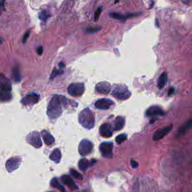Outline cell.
Instances as JSON below:
<instances>
[{
    "mask_svg": "<svg viewBox=\"0 0 192 192\" xmlns=\"http://www.w3.org/2000/svg\"><path fill=\"white\" fill-rule=\"evenodd\" d=\"M62 114L61 101L60 96L55 95L48 103L47 114L51 119L58 118Z\"/></svg>",
    "mask_w": 192,
    "mask_h": 192,
    "instance_id": "cell-1",
    "label": "cell"
},
{
    "mask_svg": "<svg viewBox=\"0 0 192 192\" xmlns=\"http://www.w3.org/2000/svg\"><path fill=\"white\" fill-rule=\"evenodd\" d=\"M79 123L82 126L88 129H91L95 126V117L93 112L89 108L82 110L78 116Z\"/></svg>",
    "mask_w": 192,
    "mask_h": 192,
    "instance_id": "cell-2",
    "label": "cell"
},
{
    "mask_svg": "<svg viewBox=\"0 0 192 192\" xmlns=\"http://www.w3.org/2000/svg\"><path fill=\"white\" fill-rule=\"evenodd\" d=\"M111 95L118 99L126 100L131 96L128 87L122 84H115L113 86Z\"/></svg>",
    "mask_w": 192,
    "mask_h": 192,
    "instance_id": "cell-3",
    "label": "cell"
},
{
    "mask_svg": "<svg viewBox=\"0 0 192 192\" xmlns=\"http://www.w3.org/2000/svg\"><path fill=\"white\" fill-rule=\"evenodd\" d=\"M85 91L84 84L82 83H72L68 88V93L73 97L82 96Z\"/></svg>",
    "mask_w": 192,
    "mask_h": 192,
    "instance_id": "cell-4",
    "label": "cell"
},
{
    "mask_svg": "<svg viewBox=\"0 0 192 192\" xmlns=\"http://www.w3.org/2000/svg\"><path fill=\"white\" fill-rule=\"evenodd\" d=\"M26 141L29 144L36 148H39L42 145L40 135L37 132L34 131L29 133L26 137Z\"/></svg>",
    "mask_w": 192,
    "mask_h": 192,
    "instance_id": "cell-5",
    "label": "cell"
},
{
    "mask_svg": "<svg viewBox=\"0 0 192 192\" xmlns=\"http://www.w3.org/2000/svg\"><path fill=\"white\" fill-rule=\"evenodd\" d=\"M93 143L87 139L82 140L78 147V150L81 156H85L89 155L93 149Z\"/></svg>",
    "mask_w": 192,
    "mask_h": 192,
    "instance_id": "cell-6",
    "label": "cell"
},
{
    "mask_svg": "<svg viewBox=\"0 0 192 192\" xmlns=\"http://www.w3.org/2000/svg\"><path fill=\"white\" fill-rule=\"evenodd\" d=\"M113 144L111 142H103L99 145V151L102 156L105 158H111L112 157Z\"/></svg>",
    "mask_w": 192,
    "mask_h": 192,
    "instance_id": "cell-7",
    "label": "cell"
},
{
    "mask_svg": "<svg viewBox=\"0 0 192 192\" xmlns=\"http://www.w3.org/2000/svg\"><path fill=\"white\" fill-rule=\"evenodd\" d=\"M22 158L19 157H12L6 162V168L8 172H11L18 168L21 164Z\"/></svg>",
    "mask_w": 192,
    "mask_h": 192,
    "instance_id": "cell-8",
    "label": "cell"
},
{
    "mask_svg": "<svg viewBox=\"0 0 192 192\" xmlns=\"http://www.w3.org/2000/svg\"><path fill=\"white\" fill-rule=\"evenodd\" d=\"M39 99L40 96L39 95L35 93H32L23 98L21 100V103L24 106L33 105L39 102Z\"/></svg>",
    "mask_w": 192,
    "mask_h": 192,
    "instance_id": "cell-9",
    "label": "cell"
},
{
    "mask_svg": "<svg viewBox=\"0 0 192 192\" xmlns=\"http://www.w3.org/2000/svg\"><path fill=\"white\" fill-rule=\"evenodd\" d=\"M173 125L171 124L157 130L153 135V140L156 141L162 139L171 131Z\"/></svg>",
    "mask_w": 192,
    "mask_h": 192,
    "instance_id": "cell-10",
    "label": "cell"
},
{
    "mask_svg": "<svg viewBox=\"0 0 192 192\" xmlns=\"http://www.w3.org/2000/svg\"><path fill=\"white\" fill-rule=\"evenodd\" d=\"M115 103L110 99L108 98H101L98 99L95 102L96 108L99 110H106L113 106Z\"/></svg>",
    "mask_w": 192,
    "mask_h": 192,
    "instance_id": "cell-11",
    "label": "cell"
},
{
    "mask_svg": "<svg viewBox=\"0 0 192 192\" xmlns=\"http://www.w3.org/2000/svg\"><path fill=\"white\" fill-rule=\"evenodd\" d=\"M96 90L99 94L107 95L111 92V86L108 82H101L96 84Z\"/></svg>",
    "mask_w": 192,
    "mask_h": 192,
    "instance_id": "cell-12",
    "label": "cell"
},
{
    "mask_svg": "<svg viewBox=\"0 0 192 192\" xmlns=\"http://www.w3.org/2000/svg\"><path fill=\"white\" fill-rule=\"evenodd\" d=\"M145 115L147 117H154L163 116L165 115V112L161 107L158 106H152L147 110Z\"/></svg>",
    "mask_w": 192,
    "mask_h": 192,
    "instance_id": "cell-13",
    "label": "cell"
},
{
    "mask_svg": "<svg viewBox=\"0 0 192 192\" xmlns=\"http://www.w3.org/2000/svg\"><path fill=\"white\" fill-rule=\"evenodd\" d=\"M0 89L2 91H11V83L10 80L3 74H0Z\"/></svg>",
    "mask_w": 192,
    "mask_h": 192,
    "instance_id": "cell-14",
    "label": "cell"
},
{
    "mask_svg": "<svg viewBox=\"0 0 192 192\" xmlns=\"http://www.w3.org/2000/svg\"><path fill=\"white\" fill-rule=\"evenodd\" d=\"M99 134L104 138H110L112 135V129L108 123L102 124L99 128Z\"/></svg>",
    "mask_w": 192,
    "mask_h": 192,
    "instance_id": "cell-15",
    "label": "cell"
},
{
    "mask_svg": "<svg viewBox=\"0 0 192 192\" xmlns=\"http://www.w3.org/2000/svg\"><path fill=\"white\" fill-rule=\"evenodd\" d=\"M140 15H141V13H137V14H129L126 15H122L120 13H118V12H111L110 14L109 15L112 19H116V20H120L122 21H125L128 19L134 18Z\"/></svg>",
    "mask_w": 192,
    "mask_h": 192,
    "instance_id": "cell-16",
    "label": "cell"
},
{
    "mask_svg": "<svg viewBox=\"0 0 192 192\" xmlns=\"http://www.w3.org/2000/svg\"><path fill=\"white\" fill-rule=\"evenodd\" d=\"M62 182L67 185L72 191H75L78 189V186L76 185L72 178L67 175H62L61 178Z\"/></svg>",
    "mask_w": 192,
    "mask_h": 192,
    "instance_id": "cell-17",
    "label": "cell"
},
{
    "mask_svg": "<svg viewBox=\"0 0 192 192\" xmlns=\"http://www.w3.org/2000/svg\"><path fill=\"white\" fill-rule=\"evenodd\" d=\"M192 128V119L186 121L183 125L179 128L178 133L177 137H180L184 135L188 131Z\"/></svg>",
    "mask_w": 192,
    "mask_h": 192,
    "instance_id": "cell-18",
    "label": "cell"
},
{
    "mask_svg": "<svg viewBox=\"0 0 192 192\" xmlns=\"http://www.w3.org/2000/svg\"><path fill=\"white\" fill-rule=\"evenodd\" d=\"M95 161H96L95 160H92L91 161H89L85 158L81 159L78 163L79 168L80 170L85 171L89 167L92 166L95 163Z\"/></svg>",
    "mask_w": 192,
    "mask_h": 192,
    "instance_id": "cell-19",
    "label": "cell"
},
{
    "mask_svg": "<svg viewBox=\"0 0 192 192\" xmlns=\"http://www.w3.org/2000/svg\"><path fill=\"white\" fill-rule=\"evenodd\" d=\"M125 118L122 116H118L114 120L113 130L115 131H119L121 130L125 125Z\"/></svg>",
    "mask_w": 192,
    "mask_h": 192,
    "instance_id": "cell-20",
    "label": "cell"
},
{
    "mask_svg": "<svg viewBox=\"0 0 192 192\" xmlns=\"http://www.w3.org/2000/svg\"><path fill=\"white\" fill-rule=\"evenodd\" d=\"M42 135L45 143L47 145H52L55 143V138L54 137L46 130H43L42 132Z\"/></svg>",
    "mask_w": 192,
    "mask_h": 192,
    "instance_id": "cell-21",
    "label": "cell"
},
{
    "mask_svg": "<svg viewBox=\"0 0 192 192\" xmlns=\"http://www.w3.org/2000/svg\"><path fill=\"white\" fill-rule=\"evenodd\" d=\"M168 75L166 72H162L159 76L157 81V87L160 89H162L166 84Z\"/></svg>",
    "mask_w": 192,
    "mask_h": 192,
    "instance_id": "cell-22",
    "label": "cell"
},
{
    "mask_svg": "<svg viewBox=\"0 0 192 192\" xmlns=\"http://www.w3.org/2000/svg\"><path fill=\"white\" fill-rule=\"evenodd\" d=\"M49 158L56 162V163H59L61 160V153L60 150L58 148H56L51 153V154L49 156Z\"/></svg>",
    "mask_w": 192,
    "mask_h": 192,
    "instance_id": "cell-23",
    "label": "cell"
},
{
    "mask_svg": "<svg viewBox=\"0 0 192 192\" xmlns=\"http://www.w3.org/2000/svg\"><path fill=\"white\" fill-rule=\"evenodd\" d=\"M12 77L14 82L16 83H19L21 81L22 76L18 66H16L12 70Z\"/></svg>",
    "mask_w": 192,
    "mask_h": 192,
    "instance_id": "cell-24",
    "label": "cell"
},
{
    "mask_svg": "<svg viewBox=\"0 0 192 192\" xmlns=\"http://www.w3.org/2000/svg\"><path fill=\"white\" fill-rule=\"evenodd\" d=\"M12 95L10 92L5 91H0V100L3 102H7L11 99Z\"/></svg>",
    "mask_w": 192,
    "mask_h": 192,
    "instance_id": "cell-25",
    "label": "cell"
},
{
    "mask_svg": "<svg viewBox=\"0 0 192 192\" xmlns=\"http://www.w3.org/2000/svg\"><path fill=\"white\" fill-rule=\"evenodd\" d=\"M51 186L53 188H56V189H59L61 192H66L64 187L60 184L59 181H58V179L57 178H53L51 180Z\"/></svg>",
    "mask_w": 192,
    "mask_h": 192,
    "instance_id": "cell-26",
    "label": "cell"
},
{
    "mask_svg": "<svg viewBox=\"0 0 192 192\" xmlns=\"http://www.w3.org/2000/svg\"><path fill=\"white\" fill-rule=\"evenodd\" d=\"M49 16H50L49 13L48 11L45 10L41 11L39 13V15H38L39 19L43 22H46V20L48 19Z\"/></svg>",
    "mask_w": 192,
    "mask_h": 192,
    "instance_id": "cell-27",
    "label": "cell"
},
{
    "mask_svg": "<svg viewBox=\"0 0 192 192\" xmlns=\"http://www.w3.org/2000/svg\"><path fill=\"white\" fill-rule=\"evenodd\" d=\"M126 139H127V135L125 134H121L116 137L115 141L118 144H121Z\"/></svg>",
    "mask_w": 192,
    "mask_h": 192,
    "instance_id": "cell-28",
    "label": "cell"
},
{
    "mask_svg": "<svg viewBox=\"0 0 192 192\" xmlns=\"http://www.w3.org/2000/svg\"><path fill=\"white\" fill-rule=\"evenodd\" d=\"M70 173L72 175V176L74 178H75V179H79V180H82L83 177H82V175L79 172L76 171L75 170L71 168L70 169Z\"/></svg>",
    "mask_w": 192,
    "mask_h": 192,
    "instance_id": "cell-29",
    "label": "cell"
},
{
    "mask_svg": "<svg viewBox=\"0 0 192 192\" xmlns=\"http://www.w3.org/2000/svg\"><path fill=\"white\" fill-rule=\"evenodd\" d=\"M100 30H101V28L100 27H90L88 28L85 29V32L87 33H95L96 32H99Z\"/></svg>",
    "mask_w": 192,
    "mask_h": 192,
    "instance_id": "cell-30",
    "label": "cell"
},
{
    "mask_svg": "<svg viewBox=\"0 0 192 192\" xmlns=\"http://www.w3.org/2000/svg\"><path fill=\"white\" fill-rule=\"evenodd\" d=\"M102 7H99L97 9V10H96V12H95V21H97L100 16V15L102 12Z\"/></svg>",
    "mask_w": 192,
    "mask_h": 192,
    "instance_id": "cell-31",
    "label": "cell"
},
{
    "mask_svg": "<svg viewBox=\"0 0 192 192\" xmlns=\"http://www.w3.org/2000/svg\"><path fill=\"white\" fill-rule=\"evenodd\" d=\"M62 73H63V72H61L60 70H58L55 69L53 70V71L52 72V74H51V75L50 76V79H53L55 77H56L58 75L61 74Z\"/></svg>",
    "mask_w": 192,
    "mask_h": 192,
    "instance_id": "cell-32",
    "label": "cell"
},
{
    "mask_svg": "<svg viewBox=\"0 0 192 192\" xmlns=\"http://www.w3.org/2000/svg\"><path fill=\"white\" fill-rule=\"evenodd\" d=\"M30 34V30H28L25 34H24V36L23 37V43H25L28 39V38L29 37Z\"/></svg>",
    "mask_w": 192,
    "mask_h": 192,
    "instance_id": "cell-33",
    "label": "cell"
},
{
    "mask_svg": "<svg viewBox=\"0 0 192 192\" xmlns=\"http://www.w3.org/2000/svg\"><path fill=\"white\" fill-rule=\"evenodd\" d=\"M130 164H131V166H132L133 168H135L138 167V163L137 162L134 161V160H132L130 161Z\"/></svg>",
    "mask_w": 192,
    "mask_h": 192,
    "instance_id": "cell-34",
    "label": "cell"
},
{
    "mask_svg": "<svg viewBox=\"0 0 192 192\" xmlns=\"http://www.w3.org/2000/svg\"><path fill=\"white\" fill-rule=\"evenodd\" d=\"M43 48L42 47V46H39L37 49V53L40 56L43 53Z\"/></svg>",
    "mask_w": 192,
    "mask_h": 192,
    "instance_id": "cell-35",
    "label": "cell"
},
{
    "mask_svg": "<svg viewBox=\"0 0 192 192\" xmlns=\"http://www.w3.org/2000/svg\"><path fill=\"white\" fill-rule=\"evenodd\" d=\"M175 89L174 88H170L168 90V95L169 96H171L174 93Z\"/></svg>",
    "mask_w": 192,
    "mask_h": 192,
    "instance_id": "cell-36",
    "label": "cell"
},
{
    "mask_svg": "<svg viewBox=\"0 0 192 192\" xmlns=\"http://www.w3.org/2000/svg\"><path fill=\"white\" fill-rule=\"evenodd\" d=\"M155 25H156L157 27H159V22H158V20L157 19H156V20H155Z\"/></svg>",
    "mask_w": 192,
    "mask_h": 192,
    "instance_id": "cell-37",
    "label": "cell"
},
{
    "mask_svg": "<svg viewBox=\"0 0 192 192\" xmlns=\"http://www.w3.org/2000/svg\"><path fill=\"white\" fill-rule=\"evenodd\" d=\"M120 1V0H115V3H117L119 2Z\"/></svg>",
    "mask_w": 192,
    "mask_h": 192,
    "instance_id": "cell-38",
    "label": "cell"
},
{
    "mask_svg": "<svg viewBox=\"0 0 192 192\" xmlns=\"http://www.w3.org/2000/svg\"><path fill=\"white\" fill-rule=\"evenodd\" d=\"M2 41H3V40L0 38V44H1L2 43Z\"/></svg>",
    "mask_w": 192,
    "mask_h": 192,
    "instance_id": "cell-39",
    "label": "cell"
}]
</instances>
